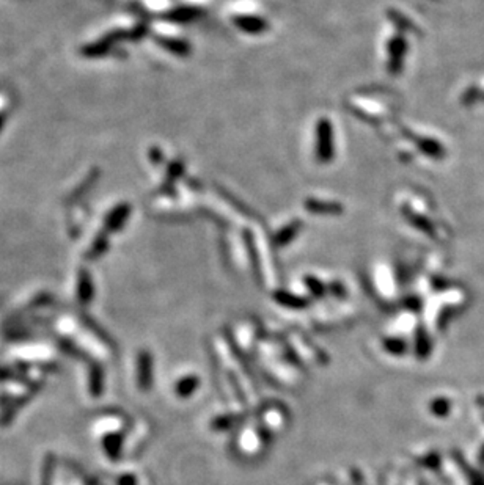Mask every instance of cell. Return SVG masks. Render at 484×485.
I'll use <instances>...</instances> for the list:
<instances>
[{
	"label": "cell",
	"mask_w": 484,
	"mask_h": 485,
	"mask_svg": "<svg viewBox=\"0 0 484 485\" xmlns=\"http://www.w3.org/2000/svg\"><path fill=\"white\" fill-rule=\"evenodd\" d=\"M269 437L260 426H250L242 429L238 435V451L245 457H256L258 454L264 453Z\"/></svg>",
	"instance_id": "6da1fadb"
},
{
	"label": "cell",
	"mask_w": 484,
	"mask_h": 485,
	"mask_svg": "<svg viewBox=\"0 0 484 485\" xmlns=\"http://www.w3.org/2000/svg\"><path fill=\"white\" fill-rule=\"evenodd\" d=\"M288 411L281 407V405L272 404L268 405V407L261 411L260 427L271 437L274 433H280L283 431V429L288 426Z\"/></svg>",
	"instance_id": "7a4b0ae2"
},
{
	"label": "cell",
	"mask_w": 484,
	"mask_h": 485,
	"mask_svg": "<svg viewBox=\"0 0 484 485\" xmlns=\"http://www.w3.org/2000/svg\"><path fill=\"white\" fill-rule=\"evenodd\" d=\"M151 358L146 352H140L137 358V382L140 390H148L151 383Z\"/></svg>",
	"instance_id": "3957f363"
},
{
	"label": "cell",
	"mask_w": 484,
	"mask_h": 485,
	"mask_svg": "<svg viewBox=\"0 0 484 485\" xmlns=\"http://www.w3.org/2000/svg\"><path fill=\"white\" fill-rule=\"evenodd\" d=\"M199 377L195 375H189L184 377V379L178 380L177 385H174V393H177L178 398H189L190 394H194L196 391V388H199Z\"/></svg>",
	"instance_id": "277c9868"
},
{
	"label": "cell",
	"mask_w": 484,
	"mask_h": 485,
	"mask_svg": "<svg viewBox=\"0 0 484 485\" xmlns=\"http://www.w3.org/2000/svg\"><path fill=\"white\" fill-rule=\"evenodd\" d=\"M319 137L321 138V145H319V152L323 157H329V154H332V129L329 127L327 123H321L319 127Z\"/></svg>",
	"instance_id": "5b68a950"
},
{
	"label": "cell",
	"mask_w": 484,
	"mask_h": 485,
	"mask_svg": "<svg viewBox=\"0 0 484 485\" xmlns=\"http://www.w3.org/2000/svg\"><path fill=\"white\" fill-rule=\"evenodd\" d=\"M79 297L83 303L90 302V297H93V283L90 280V276L87 272H81V280H79Z\"/></svg>",
	"instance_id": "8992f818"
},
{
	"label": "cell",
	"mask_w": 484,
	"mask_h": 485,
	"mask_svg": "<svg viewBox=\"0 0 484 485\" xmlns=\"http://www.w3.org/2000/svg\"><path fill=\"white\" fill-rule=\"evenodd\" d=\"M101 390H103V372L97 366L90 372V393L98 396Z\"/></svg>",
	"instance_id": "52a82bcc"
},
{
	"label": "cell",
	"mask_w": 484,
	"mask_h": 485,
	"mask_svg": "<svg viewBox=\"0 0 484 485\" xmlns=\"http://www.w3.org/2000/svg\"><path fill=\"white\" fill-rule=\"evenodd\" d=\"M52 468H54V457L48 455L46 462H44V470H43V485H50V475H52Z\"/></svg>",
	"instance_id": "ba28073f"
},
{
	"label": "cell",
	"mask_w": 484,
	"mask_h": 485,
	"mask_svg": "<svg viewBox=\"0 0 484 485\" xmlns=\"http://www.w3.org/2000/svg\"><path fill=\"white\" fill-rule=\"evenodd\" d=\"M239 22V27H242V29H245V30H250V32H253V30H260V24H261V22L260 21H256V19H239L238 21Z\"/></svg>",
	"instance_id": "9c48e42d"
},
{
	"label": "cell",
	"mask_w": 484,
	"mask_h": 485,
	"mask_svg": "<svg viewBox=\"0 0 484 485\" xmlns=\"http://www.w3.org/2000/svg\"><path fill=\"white\" fill-rule=\"evenodd\" d=\"M3 123H5V115H0V129H2Z\"/></svg>",
	"instance_id": "30bf717a"
}]
</instances>
